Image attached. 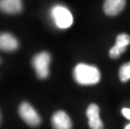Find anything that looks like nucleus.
Segmentation results:
<instances>
[{
    "mask_svg": "<svg viewBox=\"0 0 130 129\" xmlns=\"http://www.w3.org/2000/svg\"><path fill=\"white\" fill-rule=\"evenodd\" d=\"M0 63H1V59H0Z\"/></svg>",
    "mask_w": 130,
    "mask_h": 129,
    "instance_id": "nucleus-14",
    "label": "nucleus"
},
{
    "mask_svg": "<svg viewBox=\"0 0 130 129\" xmlns=\"http://www.w3.org/2000/svg\"><path fill=\"white\" fill-rule=\"evenodd\" d=\"M88 125L92 129H101L102 127V120L99 116V107L96 104H91L87 109Z\"/></svg>",
    "mask_w": 130,
    "mask_h": 129,
    "instance_id": "nucleus-7",
    "label": "nucleus"
},
{
    "mask_svg": "<svg viewBox=\"0 0 130 129\" xmlns=\"http://www.w3.org/2000/svg\"><path fill=\"white\" fill-rule=\"evenodd\" d=\"M74 79L80 85H95L101 79V74L96 66L86 64H78L74 68Z\"/></svg>",
    "mask_w": 130,
    "mask_h": 129,
    "instance_id": "nucleus-1",
    "label": "nucleus"
},
{
    "mask_svg": "<svg viewBox=\"0 0 130 129\" xmlns=\"http://www.w3.org/2000/svg\"><path fill=\"white\" fill-rule=\"evenodd\" d=\"M23 9L22 0H0V10L4 13L14 14Z\"/></svg>",
    "mask_w": 130,
    "mask_h": 129,
    "instance_id": "nucleus-10",
    "label": "nucleus"
},
{
    "mask_svg": "<svg viewBox=\"0 0 130 129\" xmlns=\"http://www.w3.org/2000/svg\"><path fill=\"white\" fill-rule=\"evenodd\" d=\"M51 54L45 51L40 52L33 57L32 65L39 78L45 79L46 77H48L50 73L49 66L51 64Z\"/></svg>",
    "mask_w": 130,
    "mask_h": 129,
    "instance_id": "nucleus-3",
    "label": "nucleus"
},
{
    "mask_svg": "<svg viewBox=\"0 0 130 129\" xmlns=\"http://www.w3.org/2000/svg\"><path fill=\"white\" fill-rule=\"evenodd\" d=\"M51 123L54 129H71L72 127L70 117L63 111L55 112L52 116Z\"/></svg>",
    "mask_w": 130,
    "mask_h": 129,
    "instance_id": "nucleus-6",
    "label": "nucleus"
},
{
    "mask_svg": "<svg viewBox=\"0 0 130 129\" xmlns=\"http://www.w3.org/2000/svg\"><path fill=\"white\" fill-rule=\"evenodd\" d=\"M19 47V41L9 33H0V50L14 51Z\"/></svg>",
    "mask_w": 130,
    "mask_h": 129,
    "instance_id": "nucleus-8",
    "label": "nucleus"
},
{
    "mask_svg": "<svg viewBox=\"0 0 130 129\" xmlns=\"http://www.w3.org/2000/svg\"><path fill=\"white\" fill-rule=\"evenodd\" d=\"M19 113L21 118L31 127H37L40 124V115L29 103L22 102L19 107Z\"/></svg>",
    "mask_w": 130,
    "mask_h": 129,
    "instance_id": "nucleus-4",
    "label": "nucleus"
},
{
    "mask_svg": "<svg viewBox=\"0 0 130 129\" xmlns=\"http://www.w3.org/2000/svg\"><path fill=\"white\" fill-rule=\"evenodd\" d=\"M122 113L127 119L130 120V108H123L122 109Z\"/></svg>",
    "mask_w": 130,
    "mask_h": 129,
    "instance_id": "nucleus-12",
    "label": "nucleus"
},
{
    "mask_svg": "<svg viewBox=\"0 0 130 129\" xmlns=\"http://www.w3.org/2000/svg\"><path fill=\"white\" fill-rule=\"evenodd\" d=\"M0 119H1V116H0Z\"/></svg>",
    "mask_w": 130,
    "mask_h": 129,
    "instance_id": "nucleus-15",
    "label": "nucleus"
},
{
    "mask_svg": "<svg viewBox=\"0 0 130 129\" xmlns=\"http://www.w3.org/2000/svg\"><path fill=\"white\" fill-rule=\"evenodd\" d=\"M130 44V36L127 34H120L117 37L116 44L109 51V56L112 59L118 58L125 51L127 46Z\"/></svg>",
    "mask_w": 130,
    "mask_h": 129,
    "instance_id": "nucleus-5",
    "label": "nucleus"
},
{
    "mask_svg": "<svg viewBox=\"0 0 130 129\" xmlns=\"http://www.w3.org/2000/svg\"><path fill=\"white\" fill-rule=\"evenodd\" d=\"M125 0H105L103 9L109 16L118 15L125 7Z\"/></svg>",
    "mask_w": 130,
    "mask_h": 129,
    "instance_id": "nucleus-9",
    "label": "nucleus"
},
{
    "mask_svg": "<svg viewBox=\"0 0 130 129\" xmlns=\"http://www.w3.org/2000/svg\"><path fill=\"white\" fill-rule=\"evenodd\" d=\"M51 17L57 28L64 29L71 26L73 16L67 8L60 4H56L51 8Z\"/></svg>",
    "mask_w": 130,
    "mask_h": 129,
    "instance_id": "nucleus-2",
    "label": "nucleus"
},
{
    "mask_svg": "<svg viewBox=\"0 0 130 129\" xmlns=\"http://www.w3.org/2000/svg\"><path fill=\"white\" fill-rule=\"evenodd\" d=\"M119 78L123 82H126L130 80V61L121 66L119 70Z\"/></svg>",
    "mask_w": 130,
    "mask_h": 129,
    "instance_id": "nucleus-11",
    "label": "nucleus"
},
{
    "mask_svg": "<svg viewBox=\"0 0 130 129\" xmlns=\"http://www.w3.org/2000/svg\"><path fill=\"white\" fill-rule=\"evenodd\" d=\"M125 129H130V123L128 125H127L126 127H125Z\"/></svg>",
    "mask_w": 130,
    "mask_h": 129,
    "instance_id": "nucleus-13",
    "label": "nucleus"
}]
</instances>
